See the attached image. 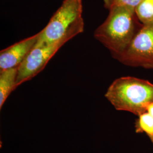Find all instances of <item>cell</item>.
<instances>
[{"label": "cell", "instance_id": "1", "mask_svg": "<svg viewBox=\"0 0 153 153\" xmlns=\"http://www.w3.org/2000/svg\"><path fill=\"white\" fill-rule=\"evenodd\" d=\"M109 11L106 19L94 31V36L116 58L128 48L142 24L134 7L116 6Z\"/></svg>", "mask_w": 153, "mask_h": 153}, {"label": "cell", "instance_id": "2", "mask_svg": "<svg viewBox=\"0 0 153 153\" xmlns=\"http://www.w3.org/2000/svg\"><path fill=\"white\" fill-rule=\"evenodd\" d=\"M105 97L116 110L139 116L153 102V83L134 76H122L111 84Z\"/></svg>", "mask_w": 153, "mask_h": 153}, {"label": "cell", "instance_id": "3", "mask_svg": "<svg viewBox=\"0 0 153 153\" xmlns=\"http://www.w3.org/2000/svg\"><path fill=\"white\" fill-rule=\"evenodd\" d=\"M82 13V0H64L47 26L39 32V42L69 41L83 33L85 23Z\"/></svg>", "mask_w": 153, "mask_h": 153}, {"label": "cell", "instance_id": "4", "mask_svg": "<svg viewBox=\"0 0 153 153\" xmlns=\"http://www.w3.org/2000/svg\"><path fill=\"white\" fill-rule=\"evenodd\" d=\"M115 59L125 65L153 69V21L142 24L128 48Z\"/></svg>", "mask_w": 153, "mask_h": 153}, {"label": "cell", "instance_id": "5", "mask_svg": "<svg viewBox=\"0 0 153 153\" xmlns=\"http://www.w3.org/2000/svg\"><path fill=\"white\" fill-rule=\"evenodd\" d=\"M68 41L62 40L52 43L39 42L18 68L16 86L31 79L43 70L51 58Z\"/></svg>", "mask_w": 153, "mask_h": 153}, {"label": "cell", "instance_id": "6", "mask_svg": "<svg viewBox=\"0 0 153 153\" xmlns=\"http://www.w3.org/2000/svg\"><path fill=\"white\" fill-rule=\"evenodd\" d=\"M40 33L24 39L0 52V71L18 68L36 44Z\"/></svg>", "mask_w": 153, "mask_h": 153}, {"label": "cell", "instance_id": "7", "mask_svg": "<svg viewBox=\"0 0 153 153\" xmlns=\"http://www.w3.org/2000/svg\"><path fill=\"white\" fill-rule=\"evenodd\" d=\"M18 68L0 71V108L11 92L16 88Z\"/></svg>", "mask_w": 153, "mask_h": 153}, {"label": "cell", "instance_id": "8", "mask_svg": "<svg viewBox=\"0 0 153 153\" xmlns=\"http://www.w3.org/2000/svg\"><path fill=\"white\" fill-rule=\"evenodd\" d=\"M138 21L142 24L153 21V0H143L135 9Z\"/></svg>", "mask_w": 153, "mask_h": 153}, {"label": "cell", "instance_id": "9", "mask_svg": "<svg viewBox=\"0 0 153 153\" xmlns=\"http://www.w3.org/2000/svg\"><path fill=\"white\" fill-rule=\"evenodd\" d=\"M135 122L136 131L137 133L145 132L147 135H153V117L147 112L138 116Z\"/></svg>", "mask_w": 153, "mask_h": 153}, {"label": "cell", "instance_id": "10", "mask_svg": "<svg viewBox=\"0 0 153 153\" xmlns=\"http://www.w3.org/2000/svg\"><path fill=\"white\" fill-rule=\"evenodd\" d=\"M105 8L108 10L116 6H129L136 7L143 0H103Z\"/></svg>", "mask_w": 153, "mask_h": 153}, {"label": "cell", "instance_id": "11", "mask_svg": "<svg viewBox=\"0 0 153 153\" xmlns=\"http://www.w3.org/2000/svg\"><path fill=\"white\" fill-rule=\"evenodd\" d=\"M146 112L153 117V102L148 105L146 108Z\"/></svg>", "mask_w": 153, "mask_h": 153}, {"label": "cell", "instance_id": "12", "mask_svg": "<svg viewBox=\"0 0 153 153\" xmlns=\"http://www.w3.org/2000/svg\"><path fill=\"white\" fill-rule=\"evenodd\" d=\"M148 137H149V138L150 139V140H151V141L152 142V143H153V135H148Z\"/></svg>", "mask_w": 153, "mask_h": 153}]
</instances>
